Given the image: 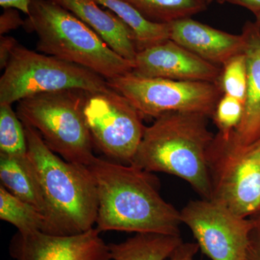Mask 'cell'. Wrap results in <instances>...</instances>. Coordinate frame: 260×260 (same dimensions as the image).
I'll use <instances>...</instances> for the list:
<instances>
[{
    "label": "cell",
    "instance_id": "6da1fadb",
    "mask_svg": "<svg viewBox=\"0 0 260 260\" xmlns=\"http://www.w3.org/2000/svg\"><path fill=\"white\" fill-rule=\"evenodd\" d=\"M96 184V229L180 235V211L162 198L153 173L95 157L88 166Z\"/></svg>",
    "mask_w": 260,
    "mask_h": 260
},
{
    "label": "cell",
    "instance_id": "7a4b0ae2",
    "mask_svg": "<svg viewBox=\"0 0 260 260\" xmlns=\"http://www.w3.org/2000/svg\"><path fill=\"white\" fill-rule=\"evenodd\" d=\"M209 116L174 112L157 118L145 128L131 165L186 181L203 199H210L208 153L215 135Z\"/></svg>",
    "mask_w": 260,
    "mask_h": 260
},
{
    "label": "cell",
    "instance_id": "3957f363",
    "mask_svg": "<svg viewBox=\"0 0 260 260\" xmlns=\"http://www.w3.org/2000/svg\"><path fill=\"white\" fill-rule=\"evenodd\" d=\"M28 155L49 211L53 235H73L96 223V184L88 167L67 161L53 152L37 129L23 124Z\"/></svg>",
    "mask_w": 260,
    "mask_h": 260
},
{
    "label": "cell",
    "instance_id": "277c9868",
    "mask_svg": "<svg viewBox=\"0 0 260 260\" xmlns=\"http://www.w3.org/2000/svg\"><path fill=\"white\" fill-rule=\"evenodd\" d=\"M24 28L38 37L37 50L80 65L109 80L133 71L93 29L51 0H30Z\"/></svg>",
    "mask_w": 260,
    "mask_h": 260
},
{
    "label": "cell",
    "instance_id": "5b68a950",
    "mask_svg": "<svg viewBox=\"0 0 260 260\" xmlns=\"http://www.w3.org/2000/svg\"><path fill=\"white\" fill-rule=\"evenodd\" d=\"M88 93L66 90L39 94L18 102L16 113L53 152L67 161L88 167L95 156L84 114Z\"/></svg>",
    "mask_w": 260,
    "mask_h": 260
},
{
    "label": "cell",
    "instance_id": "8992f818",
    "mask_svg": "<svg viewBox=\"0 0 260 260\" xmlns=\"http://www.w3.org/2000/svg\"><path fill=\"white\" fill-rule=\"evenodd\" d=\"M112 89L92 70L18 44L0 78V104H14L39 94L66 90L88 93Z\"/></svg>",
    "mask_w": 260,
    "mask_h": 260
},
{
    "label": "cell",
    "instance_id": "52a82bcc",
    "mask_svg": "<svg viewBox=\"0 0 260 260\" xmlns=\"http://www.w3.org/2000/svg\"><path fill=\"white\" fill-rule=\"evenodd\" d=\"M144 118L157 119L169 113H196L212 118L223 95L219 83L181 81L141 76L133 71L107 80Z\"/></svg>",
    "mask_w": 260,
    "mask_h": 260
},
{
    "label": "cell",
    "instance_id": "ba28073f",
    "mask_svg": "<svg viewBox=\"0 0 260 260\" xmlns=\"http://www.w3.org/2000/svg\"><path fill=\"white\" fill-rule=\"evenodd\" d=\"M210 199L243 218L260 215V141L241 149L214 138L208 153Z\"/></svg>",
    "mask_w": 260,
    "mask_h": 260
},
{
    "label": "cell",
    "instance_id": "9c48e42d",
    "mask_svg": "<svg viewBox=\"0 0 260 260\" xmlns=\"http://www.w3.org/2000/svg\"><path fill=\"white\" fill-rule=\"evenodd\" d=\"M84 114L94 145L111 160L131 164L146 126L129 101L113 89L88 93Z\"/></svg>",
    "mask_w": 260,
    "mask_h": 260
},
{
    "label": "cell",
    "instance_id": "30bf717a",
    "mask_svg": "<svg viewBox=\"0 0 260 260\" xmlns=\"http://www.w3.org/2000/svg\"><path fill=\"white\" fill-rule=\"evenodd\" d=\"M202 252L211 260H246L256 218H243L211 200L189 201L180 210Z\"/></svg>",
    "mask_w": 260,
    "mask_h": 260
},
{
    "label": "cell",
    "instance_id": "8fae6325",
    "mask_svg": "<svg viewBox=\"0 0 260 260\" xmlns=\"http://www.w3.org/2000/svg\"><path fill=\"white\" fill-rule=\"evenodd\" d=\"M95 227L73 235L40 232L18 234L10 252L15 260H112L109 244Z\"/></svg>",
    "mask_w": 260,
    "mask_h": 260
},
{
    "label": "cell",
    "instance_id": "7c38bea8",
    "mask_svg": "<svg viewBox=\"0 0 260 260\" xmlns=\"http://www.w3.org/2000/svg\"><path fill=\"white\" fill-rule=\"evenodd\" d=\"M133 72L149 78L219 83L222 68L169 39L138 51Z\"/></svg>",
    "mask_w": 260,
    "mask_h": 260
},
{
    "label": "cell",
    "instance_id": "4fadbf2b",
    "mask_svg": "<svg viewBox=\"0 0 260 260\" xmlns=\"http://www.w3.org/2000/svg\"><path fill=\"white\" fill-rule=\"evenodd\" d=\"M242 34L245 40L247 66V90L244 113L239 126L226 138L215 135L224 145L234 149L250 146L260 141V27L256 22L247 21Z\"/></svg>",
    "mask_w": 260,
    "mask_h": 260
},
{
    "label": "cell",
    "instance_id": "5bb4252c",
    "mask_svg": "<svg viewBox=\"0 0 260 260\" xmlns=\"http://www.w3.org/2000/svg\"><path fill=\"white\" fill-rule=\"evenodd\" d=\"M170 39L202 59L223 67L234 56L244 52L242 34H229L191 18L170 23Z\"/></svg>",
    "mask_w": 260,
    "mask_h": 260
},
{
    "label": "cell",
    "instance_id": "9a60e30c",
    "mask_svg": "<svg viewBox=\"0 0 260 260\" xmlns=\"http://www.w3.org/2000/svg\"><path fill=\"white\" fill-rule=\"evenodd\" d=\"M73 13L93 29L113 50L134 66L138 50L131 30L110 10L103 9L97 0H51Z\"/></svg>",
    "mask_w": 260,
    "mask_h": 260
},
{
    "label": "cell",
    "instance_id": "2e32d148",
    "mask_svg": "<svg viewBox=\"0 0 260 260\" xmlns=\"http://www.w3.org/2000/svg\"><path fill=\"white\" fill-rule=\"evenodd\" d=\"M0 180L7 190L35 207L49 220L47 201L28 155L19 157L0 154Z\"/></svg>",
    "mask_w": 260,
    "mask_h": 260
},
{
    "label": "cell",
    "instance_id": "e0dca14e",
    "mask_svg": "<svg viewBox=\"0 0 260 260\" xmlns=\"http://www.w3.org/2000/svg\"><path fill=\"white\" fill-rule=\"evenodd\" d=\"M182 242L180 235L143 233L109 246L112 260H167Z\"/></svg>",
    "mask_w": 260,
    "mask_h": 260
},
{
    "label": "cell",
    "instance_id": "ac0fdd59",
    "mask_svg": "<svg viewBox=\"0 0 260 260\" xmlns=\"http://www.w3.org/2000/svg\"><path fill=\"white\" fill-rule=\"evenodd\" d=\"M124 22L131 30L138 52L170 39V23H155L145 18L123 0H97Z\"/></svg>",
    "mask_w": 260,
    "mask_h": 260
},
{
    "label": "cell",
    "instance_id": "d6986e66",
    "mask_svg": "<svg viewBox=\"0 0 260 260\" xmlns=\"http://www.w3.org/2000/svg\"><path fill=\"white\" fill-rule=\"evenodd\" d=\"M0 218L14 225L20 234L40 232L53 235L50 221L44 213L3 185H0Z\"/></svg>",
    "mask_w": 260,
    "mask_h": 260
},
{
    "label": "cell",
    "instance_id": "ffe728a7",
    "mask_svg": "<svg viewBox=\"0 0 260 260\" xmlns=\"http://www.w3.org/2000/svg\"><path fill=\"white\" fill-rule=\"evenodd\" d=\"M145 18L160 23H170L207 9L205 0H123Z\"/></svg>",
    "mask_w": 260,
    "mask_h": 260
},
{
    "label": "cell",
    "instance_id": "44dd1931",
    "mask_svg": "<svg viewBox=\"0 0 260 260\" xmlns=\"http://www.w3.org/2000/svg\"><path fill=\"white\" fill-rule=\"evenodd\" d=\"M0 154L28 155L25 127L12 105L8 104H0Z\"/></svg>",
    "mask_w": 260,
    "mask_h": 260
},
{
    "label": "cell",
    "instance_id": "7402d4cb",
    "mask_svg": "<svg viewBox=\"0 0 260 260\" xmlns=\"http://www.w3.org/2000/svg\"><path fill=\"white\" fill-rule=\"evenodd\" d=\"M247 66L245 54H239L222 67L219 85L223 95L244 103L247 90Z\"/></svg>",
    "mask_w": 260,
    "mask_h": 260
},
{
    "label": "cell",
    "instance_id": "603a6c76",
    "mask_svg": "<svg viewBox=\"0 0 260 260\" xmlns=\"http://www.w3.org/2000/svg\"><path fill=\"white\" fill-rule=\"evenodd\" d=\"M244 103L235 98L223 95L219 99L211 119L218 129V136L226 138L242 120Z\"/></svg>",
    "mask_w": 260,
    "mask_h": 260
},
{
    "label": "cell",
    "instance_id": "cb8c5ba5",
    "mask_svg": "<svg viewBox=\"0 0 260 260\" xmlns=\"http://www.w3.org/2000/svg\"><path fill=\"white\" fill-rule=\"evenodd\" d=\"M19 10L15 8H5L0 17V34L5 36L8 32L23 26L25 20L19 14Z\"/></svg>",
    "mask_w": 260,
    "mask_h": 260
},
{
    "label": "cell",
    "instance_id": "d4e9b609",
    "mask_svg": "<svg viewBox=\"0 0 260 260\" xmlns=\"http://www.w3.org/2000/svg\"><path fill=\"white\" fill-rule=\"evenodd\" d=\"M199 250L198 243L183 242L167 260H195V256Z\"/></svg>",
    "mask_w": 260,
    "mask_h": 260
},
{
    "label": "cell",
    "instance_id": "484cf974",
    "mask_svg": "<svg viewBox=\"0 0 260 260\" xmlns=\"http://www.w3.org/2000/svg\"><path fill=\"white\" fill-rule=\"evenodd\" d=\"M255 218L257 222L249 236L246 260H260V215Z\"/></svg>",
    "mask_w": 260,
    "mask_h": 260
},
{
    "label": "cell",
    "instance_id": "4316f807",
    "mask_svg": "<svg viewBox=\"0 0 260 260\" xmlns=\"http://www.w3.org/2000/svg\"><path fill=\"white\" fill-rule=\"evenodd\" d=\"M18 43L14 38L1 36L0 38V68L5 69L9 61L12 54Z\"/></svg>",
    "mask_w": 260,
    "mask_h": 260
},
{
    "label": "cell",
    "instance_id": "83f0119b",
    "mask_svg": "<svg viewBox=\"0 0 260 260\" xmlns=\"http://www.w3.org/2000/svg\"><path fill=\"white\" fill-rule=\"evenodd\" d=\"M238 5L249 10L254 15L260 13V0H221L220 4L223 3Z\"/></svg>",
    "mask_w": 260,
    "mask_h": 260
},
{
    "label": "cell",
    "instance_id": "f1b7e54d",
    "mask_svg": "<svg viewBox=\"0 0 260 260\" xmlns=\"http://www.w3.org/2000/svg\"><path fill=\"white\" fill-rule=\"evenodd\" d=\"M30 0H0V5L3 8H15L26 15L29 13Z\"/></svg>",
    "mask_w": 260,
    "mask_h": 260
},
{
    "label": "cell",
    "instance_id": "f546056e",
    "mask_svg": "<svg viewBox=\"0 0 260 260\" xmlns=\"http://www.w3.org/2000/svg\"><path fill=\"white\" fill-rule=\"evenodd\" d=\"M205 3L208 4V5H209L210 4H211V3H214V2H216V3H220V1L221 0H205Z\"/></svg>",
    "mask_w": 260,
    "mask_h": 260
},
{
    "label": "cell",
    "instance_id": "4dcf8cb0",
    "mask_svg": "<svg viewBox=\"0 0 260 260\" xmlns=\"http://www.w3.org/2000/svg\"><path fill=\"white\" fill-rule=\"evenodd\" d=\"M256 17V23L259 25L260 27V13H257V14L255 15Z\"/></svg>",
    "mask_w": 260,
    "mask_h": 260
}]
</instances>
